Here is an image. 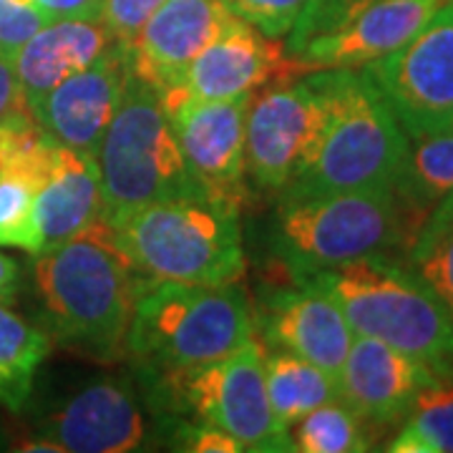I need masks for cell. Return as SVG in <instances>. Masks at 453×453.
Masks as SVG:
<instances>
[{"label":"cell","instance_id":"1","mask_svg":"<svg viewBox=\"0 0 453 453\" xmlns=\"http://www.w3.org/2000/svg\"><path fill=\"white\" fill-rule=\"evenodd\" d=\"M33 273L46 325L64 345L96 360L127 356L131 315L146 280L106 217L38 252Z\"/></svg>","mask_w":453,"mask_h":453},{"label":"cell","instance_id":"2","mask_svg":"<svg viewBox=\"0 0 453 453\" xmlns=\"http://www.w3.org/2000/svg\"><path fill=\"white\" fill-rule=\"evenodd\" d=\"M342 310L350 330L421 360L438 380H453V318L411 265L371 255L310 273Z\"/></svg>","mask_w":453,"mask_h":453},{"label":"cell","instance_id":"3","mask_svg":"<svg viewBox=\"0 0 453 453\" xmlns=\"http://www.w3.org/2000/svg\"><path fill=\"white\" fill-rule=\"evenodd\" d=\"M325 101V124L295 192H360L393 187L405 154L403 129L360 68L310 71Z\"/></svg>","mask_w":453,"mask_h":453},{"label":"cell","instance_id":"4","mask_svg":"<svg viewBox=\"0 0 453 453\" xmlns=\"http://www.w3.org/2000/svg\"><path fill=\"white\" fill-rule=\"evenodd\" d=\"M247 295L232 285L146 282L131 315L127 353L146 372L199 368L232 356L255 335Z\"/></svg>","mask_w":453,"mask_h":453},{"label":"cell","instance_id":"5","mask_svg":"<svg viewBox=\"0 0 453 453\" xmlns=\"http://www.w3.org/2000/svg\"><path fill=\"white\" fill-rule=\"evenodd\" d=\"M106 222L146 282L232 285L244 273L237 211L210 199H162Z\"/></svg>","mask_w":453,"mask_h":453},{"label":"cell","instance_id":"6","mask_svg":"<svg viewBox=\"0 0 453 453\" xmlns=\"http://www.w3.org/2000/svg\"><path fill=\"white\" fill-rule=\"evenodd\" d=\"M418 226L386 189L295 192L282 189L275 214L277 250L295 275L338 267L413 244Z\"/></svg>","mask_w":453,"mask_h":453},{"label":"cell","instance_id":"7","mask_svg":"<svg viewBox=\"0 0 453 453\" xmlns=\"http://www.w3.org/2000/svg\"><path fill=\"white\" fill-rule=\"evenodd\" d=\"M96 162L106 219L162 199H207L179 149L159 91L134 71L104 134Z\"/></svg>","mask_w":453,"mask_h":453},{"label":"cell","instance_id":"8","mask_svg":"<svg viewBox=\"0 0 453 453\" xmlns=\"http://www.w3.org/2000/svg\"><path fill=\"white\" fill-rule=\"evenodd\" d=\"M154 403L226 431L244 451H292L290 434L280 428L265 386V345L252 338L232 356L199 368L149 372Z\"/></svg>","mask_w":453,"mask_h":453},{"label":"cell","instance_id":"9","mask_svg":"<svg viewBox=\"0 0 453 453\" xmlns=\"http://www.w3.org/2000/svg\"><path fill=\"white\" fill-rule=\"evenodd\" d=\"M360 71L408 139L446 131L453 116V3H443L401 49Z\"/></svg>","mask_w":453,"mask_h":453},{"label":"cell","instance_id":"10","mask_svg":"<svg viewBox=\"0 0 453 453\" xmlns=\"http://www.w3.org/2000/svg\"><path fill=\"white\" fill-rule=\"evenodd\" d=\"M325 124V101L312 76L252 96L244 127V166L265 192H282L305 172Z\"/></svg>","mask_w":453,"mask_h":453},{"label":"cell","instance_id":"11","mask_svg":"<svg viewBox=\"0 0 453 453\" xmlns=\"http://www.w3.org/2000/svg\"><path fill=\"white\" fill-rule=\"evenodd\" d=\"M290 73L305 76L300 64L288 58V49L242 18H234L189 64L179 86L159 96L166 113H172L189 101H225L252 94L273 79L290 81Z\"/></svg>","mask_w":453,"mask_h":453},{"label":"cell","instance_id":"12","mask_svg":"<svg viewBox=\"0 0 453 453\" xmlns=\"http://www.w3.org/2000/svg\"><path fill=\"white\" fill-rule=\"evenodd\" d=\"M252 94L225 101H189L169 113L179 149L211 204L240 211L244 187V127Z\"/></svg>","mask_w":453,"mask_h":453},{"label":"cell","instance_id":"13","mask_svg":"<svg viewBox=\"0 0 453 453\" xmlns=\"http://www.w3.org/2000/svg\"><path fill=\"white\" fill-rule=\"evenodd\" d=\"M129 46L119 41L94 64L50 88L31 111L61 146L98 157L131 76Z\"/></svg>","mask_w":453,"mask_h":453},{"label":"cell","instance_id":"14","mask_svg":"<svg viewBox=\"0 0 453 453\" xmlns=\"http://www.w3.org/2000/svg\"><path fill=\"white\" fill-rule=\"evenodd\" d=\"M257 325L267 348L288 350L335 378L356 340L338 303L300 275H295L292 288L265 297L255 315Z\"/></svg>","mask_w":453,"mask_h":453},{"label":"cell","instance_id":"15","mask_svg":"<svg viewBox=\"0 0 453 453\" xmlns=\"http://www.w3.org/2000/svg\"><path fill=\"white\" fill-rule=\"evenodd\" d=\"M234 18L222 0H164L129 46L134 73L159 94L174 88L189 64Z\"/></svg>","mask_w":453,"mask_h":453},{"label":"cell","instance_id":"16","mask_svg":"<svg viewBox=\"0 0 453 453\" xmlns=\"http://www.w3.org/2000/svg\"><path fill=\"white\" fill-rule=\"evenodd\" d=\"M438 383L421 360L375 338L356 335L338 372L340 401L372 428L403 421L423 390Z\"/></svg>","mask_w":453,"mask_h":453},{"label":"cell","instance_id":"17","mask_svg":"<svg viewBox=\"0 0 453 453\" xmlns=\"http://www.w3.org/2000/svg\"><path fill=\"white\" fill-rule=\"evenodd\" d=\"M41 436L61 453H131L144 449L146 418L129 383L101 378L56 411Z\"/></svg>","mask_w":453,"mask_h":453},{"label":"cell","instance_id":"18","mask_svg":"<svg viewBox=\"0 0 453 453\" xmlns=\"http://www.w3.org/2000/svg\"><path fill=\"white\" fill-rule=\"evenodd\" d=\"M446 0H375L335 31L312 38L292 58L303 73L363 68L408 43Z\"/></svg>","mask_w":453,"mask_h":453},{"label":"cell","instance_id":"19","mask_svg":"<svg viewBox=\"0 0 453 453\" xmlns=\"http://www.w3.org/2000/svg\"><path fill=\"white\" fill-rule=\"evenodd\" d=\"M116 43L101 20L64 18L43 23L13 56L26 106L33 109L58 83L96 61Z\"/></svg>","mask_w":453,"mask_h":453},{"label":"cell","instance_id":"20","mask_svg":"<svg viewBox=\"0 0 453 453\" xmlns=\"http://www.w3.org/2000/svg\"><path fill=\"white\" fill-rule=\"evenodd\" d=\"M104 217L96 157L58 146L49 174L35 189V226L41 252L76 237Z\"/></svg>","mask_w":453,"mask_h":453},{"label":"cell","instance_id":"21","mask_svg":"<svg viewBox=\"0 0 453 453\" xmlns=\"http://www.w3.org/2000/svg\"><path fill=\"white\" fill-rule=\"evenodd\" d=\"M393 192L413 219V225L421 229L428 214L446 196L453 195L451 131L408 139L401 166L393 177Z\"/></svg>","mask_w":453,"mask_h":453},{"label":"cell","instance_id":"22","mask_svg":"<svg viewBox=\"0 0 453 453\" xmlns=\"http://www.w3.org/2000/svg\"><path fill=\"white\" fill-rule=\"evenodd\" d=\"M265 386L275 421L288 434L310 411L340 398L335 375L277 348H265Z\"/></svg>","mask_w":453,"mask_h":453},{"label":"cell","instance_id":"23","mask_svg":"<svg viewBox=\"0 0 453 453\" xmlns=\"http://www.w3.org/2000/svg\"><path fill=\"white\" fill-rule=\"evenodd\" d=\"M49 353V335L0 303V405L20 411L28 403L35 372Z\"/></svg>","mask_w":453,"mask_h":453},{"label":"cell","instance_id":"24","mask_svg":"<svg viewBox=\"0 0 453 453\" xmlns=\"http://www.w3.org/2000/svg\"><path fill=\"white\" fill-rule=\"evenodd\" d=\"M371 423H365L342 401L318 405L292 426V451L300 453H360L371 451Z\"/></svg>","mask_w":453,"mask_h":453},{"label":"cell","instance_id":"25","mask_svg":"<svg viewBox=\"0 0 453 453\" xmlns=\"http://www.w3.org/2000/svg\"><path fill=\"white\" fill-rule=\"evenodd\" d=\"M390 453H453V380H438L416 398Z\"/></svg>","mask_w":453,"mask_h":453},{"label":"cell","instance_id":"26","mask_svg":"<svg viewBox=\"0 0 453 453\" xmlns=\"http://www.w3.org/2000/svg\"><path fill=\"white\" fill-rule=\"evenodd\" d=\"M58 142L38 124L28 106L0 119V169L33 179L38 187L56 159Z\"/></svg>","mask_w":453,"mask_h":453},{"label":"cell","instance_id":"27","mask_svg":"<svg viewBox=\"0 0 453 453\" xmlns=\"http://www.w3.org/2000/svg\"><path fill=\"white\" fill-rule=\"evenodd\" d=\"M408 265L453 318V214L431 211L408 247Z\"/></svg>","mask_w":453,"mask_h":453},{"label":"cell","instance_id":"28","mask_svg":"<svg viewBox=\"0 0 453 453\" xmlns=\"http://www.w3.org/2000/svg\"><path fill=\"white\" fill-rule=\"evenodd\" d=\"M35 189L33 179L0 169V247H18L31 255L41 252Z\"/></svg>","mask_w":453,"mask_h":453},{"label":"cell","instance_id":"29","mask_svg":"<svg viewBox=\"0 0 453 453\" xmlns=\"http://www.w3.org/2000/svg\"><path fill=\"white\" fill-rule=\"evenodd\" d=\"M371 3H375V0H308L297 20H295L292 31L288 33L290 35L288 49L295 56L297 50L305 49L312 38L340 28L342 23H348L350 18L360 13Z\"/></svg>","mask_w":453,"mask_h":453},{"label":"cell","instance_id":"30","mask_svg":"<svg viewBox=\"0 0 453 453\" xmlns=\"http://www.w3.org/2000/svg\"><path fill=\"white\" fill-rule=\"evenodd\" d=\"M237 18L265 35H288L308 0H222Z\"/></svg>","mask_w":453,"mask_h":453},{"label":"cell","instance_id":"31","mask_svg":"<svg viewBox=\"0 0 453 453\" xmlns=\"http://www.w3.org/2000/svg\"><path fill=\"white\" fill-rule=\"evenodd\" d=\"M172 449L189 453H242L244 446L234 436H229L226 431L211 426V423L187 421L174 423V431L169 436Z\"/></svg>","mask_w":453,"mask_h":453},{"label":"cell","instance_id":"32","mask_svg":"<svg viewBox=\"0 0 453 453\" xmlns=\"http://www.w3.org/2000/svg\"><path fill=\"white\" fill-rule=\"evenodd\" d=\"M46 18L38 13L33 3L23 0H0V53L16 56L18 49L38 31Z\"/></svg>","mask_w":453,"mask_h":453},{"label":"cell","instance_id":"33","mask_svg":"<svg viewBox=\"0 0 453 453\" xmlns=\"http://www.w3.org/2000/svg\"><path fill=\"white\" fill-rule=\"evenodd\" d=\"M162 3L164 0H104L101 23L121 46H131L136 33Z\"/></svg>","mask_w":453,"mask_h":453},{"label":"cell","instance_id":"34","mask_svg":"<svg viewBox=\"0 0 453 453\" xmlns=\"http://www.w3.org/2000/svg\"><path fill=\"white\" fill-rule=\"evenodd\" d=\"M31 3L46 20H64V18L101 20V8H104V0H31Z\"/></svg>","mask_w":453,"mask_h":453},{"label":"cell","instance_id":"35","mask_svg":"<svg viewBox=\"0 0 453 453\" xmlns=\"http://www.w3.org/2000/svg\"><path fill=\"white\" fill-rule=\"evenodd\" d=\"M20 106H26V101L20 94L13 58L0 53V119H5L8 113L16 111Z\"/></svg>","mask_w":453,"mask_h":453},{"label":"cell","instance_id":"36","mask_svg":"<svg viewBox=\"0 0 453 453\" xmlns=\"http://www.w3.org/2000/svg\"><path fill=\"white\" fill-rule=\"evenodd\" d=\"M18 292V265L16 259L0 252V303H11Z\"/></svg>","mask_w":453,"mask_h":453},{"label":"cell","instance_id":"37","mask_svg":"<svg viewBox=\"0 0 453 453\" xmlns=\"http://www.w3.org/2000/svg\"><path fill=\"white\" fill-rule=\"evenodd\" d=\"M436 211H446V214H453V195H449L441 204L436 207Z\"/></svg>","mask_w":453,"mask_h":453},{"label":"cell","instance_id":"38","mask_svg":"<svg viewBox=\"0 0 453 453\" xmlns=\"http://www.w3.org/2000/svg\"><path fill=\"white\" fill-rule=\"evenodd\" d=\"M446 131H451L453 134V116H451V121H449V127H446Z\"/></svg>","mask_w":453,"mask_h":453},{"label":"cell","instance_id":"39","mask_svg":"<svg viewBox=\"0 0 453 453\" xmlns=\"http://www.w3.org/2000/svg\"><path fill=\"white\" fill-rule=\"evenodd\" d=\"M0 449H3V436H0Z\"/></svg>","mask_w":453,"mask_h":453},{"label":"cell","instance_id":"40","mask_svg":"<svg viewBox=\"0 0 453 453\" xmlns=\"http://www.w3.org/2000/svg\"><path fill=\"white\" fill-rule=\"evenodd\" d=\"M23 3H31V0H23Z\"/></svg>","mask_w":453,"mask_h":453},{"label":"cell","instance_id":"41","mask_svg":"<svg viewBox=\"0 0 453 453\" xmlns=\"http://www.w3.org/2000/svg\"><path fill=\"white\" fill-rule=\"evenodd\" d=\"M446 3H453V0H446Z\"/></svg>","mask_w":453,"mask_h":453}]
</instances>
